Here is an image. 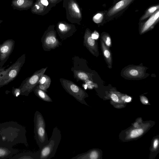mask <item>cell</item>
<instances>
[{
  "label": "cell",
  "mask_w": 159,
  "mask_h": 159,
  "mask_svg": "<svg viewBox=\"0 0 159 159\" xmlns=\"http://www.w3.org/2000/svg\"><path fill=\"white\" fill-rule=\"evenodd\" d=\"M101 48L104 59L108 67L111 69L112 67V54L109 48L105 44L103 41L100 40Z\"/></svg>",
  "instance_id": "cell-16"
},
{
  "label": "cell",
  "mask_w": 159,
  "mask_h": 159,
  "mask_svg": "<svg viewBox=\"0 0 159 159\" xmlns=\"http://www.w3.org/2000/svg\"><path fill=\"white\" fill-rule=\"evenodd\" d=\"M40 150L36 152H26L16 155L11 158L39 159Z\"/></svg>",
  "instance_id": "cell-21"
},
{
  "label": "cell",
  "mask_w": 159,
  "mask_h": 159,
  "mask_svg": "<svg viewBox=\"0 0 159 159\" xmlns=\"http://www.w3.org/2000/svg\"><path fill=\"white\" fill-rule=\"evenodd\" d=\"M51 82L50 77L44 74L41 77L38 85L40 89L46 92L50 87Z\"/></svg>",
  "instance_id": "cell-19"
},
{
  "label": "cell",
  "mask_w": 159,
  "mask_h": 159,
  "mask_svg": "<svg viewBox=\"0 0 159 159\" xmlns=\"http://www.w3.org/2000/svg\"><path fill=\"white\" fill-rule=\"evenodd\" d=\"M63 6L66 10V18L72 24L81 25L82 14L76 0H63Z\"/></svg>",
  "instance_id": "cell-5"
},
{
  "label": "cell",
  "mask_w": 159,
  "mask_h": 159,
  "mask_svg": "<svg viewBox=\"0 0 159 159\" xmlns=\"http://www.w3.org/2000/svg\"><path fill=\"white\" fill-rule=\"evenodd\" d=\"M55 27L53 25H49L41 37L42 47L44 51H49L61 45V42L57 38Z\"/></svg>",
  "instance_id": "cell-6"
},
{
  "label": "cell",
  "mask_w": 159,
  "mask_h": 159,
  "mask_svg": "<svg viewBox=\"0 0 159 159\" xmlns=\"http://www.w3.org/2000/svg\"><path fill=\"white\" fill-rule=\"evenodd\" d=\"M14 43L12 41L8 40L0 46V58L3 60L8 56L12 49Z\"/></svg>",
  "instance_id": "cell-17"
},
{
  "label": "cell",
  "mask_w": 159,
  "mask_h": 159,
  "mask_svg": "<svg viewBox=\"0 0 159 159\" xmlns=\"http://www.w3.org/2000/svg\"><path fill=\"white\" fill-rule=\"evenodd\" d=\"M24 2V0H17V4L18 6L22 5Z\"/></svg>",
  "instance_id": "cell-32"
},
{
  "label": "cell",
  "mask_w": 159,
  "mask_h": 159,
  "mask_svg": "<svg viewBox=\"0 0 159 159\" xmlns=\"http://www.w3.org/2000/svg\"><path fill=\"white\" fill-rule=\"evenodd\" d=\"M107 11L97 12L93 17V20L97 24H99L103 21L105 18Z\"/></svg>",
  "instance_id": "cell-24"
},
{
  "label": "cell",
  "mask_w": 159,
  "mask_h": 159,
  "mask_svg": "<svg viewBox=\"0 0 159 159\" xmlns=\"http://www.w3.org/2000/svg\"><path fill=\"white\" fill-rule=\"evenodd\" d=\"M48 67L43 68L35 71L30 77L27 78L21 85V94L27 96L33 91L35 87L38 84L42 76L46 71Z\"/></svg>",
  "instance_id": "cell-8"
},
{
  "label": "cell",
  "mask_w": 159,
  "mask_h": 159,
  "mask_svg": "<svg viewBox=\"0 0 159 159\" xmlns=\"http://www.w3.org/2000/svg\"><path fill=\"white\" fill-rule=\"evenodd\" d=\"M25 128L17 123L10 121L0 124V146L12 147L18 144L28 146Z\"/></svg>",
  "instance_id": "cell-1"
},
{
  "label": "cell",
  "mask_w": 159,
  "mask_h": 159,
  "mask_svg": "<svg viewBox=\"0 0 159 159\" xmlns=\"http://www.w3.org/2000/svg\"><path fill=\"white\" fill-rule=\"evenodd\" d=\"M101 38L105 45L109 48L111 45V38L109 34L107 33L103 32L101 34Z\"/></svg>",
  "instance_id": "cell-25"
},
{
  "label": "cell",
  "mask_w": 159,
  "mask_h": 159,
  "mask_svg": "<svg viewBox=\"0 0 159 159\" xmlns=\"http://www.w3.org/2000/svg\"><path fill=\"white\" fill-rule=\"evenodd\" d=\"M52 7L49 0H36L32 10L34 13L38 15L44 16L48 13Z\"/></svg>",
  "instance_id": "cell-15"
},
{
  "label": "cell",
  "mask_w": 159,
  "mask_h": 159,
  "mask_svg": "<svg viewBox=\"0 0 159 159\" xmlns=\"http://www.w3.org/2000/svg\"><path fill=\"white\" fill-rule=\"evenodd\" d=\"M98 154L96 151L93 150L89 152L82 153L77 154L71 159H96L98 158Z\"/></svg>",
  "instance_id": "cell-22"
},
{
  "label": "cell",
  "mask_w": 159,
  "mask_h": 159,
  "mask_svg": "<svg viewBox=\"0 0 159 159\" xmlns=\"http://www.w3.org/2000/svg\"><path fill=\"white\" fill-rule=\"evenodd\" d=\"M134 0H121L110 8L106 14L105 18L111 20L122 13Z\"/></svg>",
  "instance_id": "cell-11"
},
{
  "label": "cell",
  "mask_w": 159,
  "mask_h": 159,
  "mask_svg": "<svg viewBox=\"0 0 159 159\" xmlns=\"http://www.w3.org/2000/svg\"><path fill=\"white\" fill-rule=\"evenodd\" d=\"M63 0H60V2H61V1H63Z\"/></svg>",
  "instance_id": "cell-36"
},
{
  "label": "cell",
  "mask_w": 159,
  "mask_h": 159,
  "mask_svg": "<svg viewBox=\"0 0 159 159\" xmlns=\"http://www.w3.org/2000/svg\"><path fill=\"white\" fill-rule=\"evenodd\" d=\"M4 71L2 70V68H0V78L1 77Z\"/></svg>",
  "instance_id": "cell-34"
},
{
  "label": "cell",
  "mask_w": 159,
  "mask_h": 159,
  "mask_svg": "<svg viewBox=\"0 0 159 159\" xmlns=\"http://www.w3.org/2000/svg\"><path fill=\"white\" fill-rule=\"evenodd\" d=\"M159 10L156 11L148 19L139 23V32L140 34H143L152 29L159 21Z\"/></svg>",
  "instance_id": "cell-14"
},
{
  "label": "cell",
  "mask_w": 159,
  "mask_h": 159,
  "mask_svg": "<svg viewBox=\"0 0 159 159\" xmlns=\"http://www.w3.org/2000/svg\"><path fill=\"white\" fill-rule=\"evenodd\" d=\"M146 98L144 97H141V101L144 104H146L148 103V101Z\"/></svg>",
  "instance_id": "cell-31"
},
{
  "label": "cell",
  "mask_w": 159,
  "mask_h": 159,
  "mask_svg": "<svg viewBox=\"0 0 159 159\" xmlns=\"http://www.w3.org/2000/svg\"><path fill=\"white\" fill-rule=\"evenodd\" d=\"M17 149L12 147H7L0 146V158H10L19 152Z\"/></svg>",
  "instance_id": "cell-18"
},
{
  "label": "cell",
  "mask_w": 159,
  "mask_h": 159,
  "mask_svg": "<svg viewBox=\"0 0 159 159\" xmlns=\"http://www.w3.org/2000/svg\"><path fill=\"white\" fill-rule=\"evenodd\" d=\"M91 36L93 39L96 40L99 38V35L97 31L95 30L93 32H92Z\"/></svg>",
  "instance_id": "cell-27"
},
{
  "label": "cell",
  "mask_w": 159,
  "mask_h": 159,
  "mask_svg": "<svg viewBox=\"0 0 159 159\" xmlns=\"http://www.w3.org/2000/svg\"><path fill=\"white\" fill-rule=\"evenodd\" d=\"M61 139V131L55 126L48 143L39 149V159H50L54 157Z\"/></svg>",
  "instance_id": "cell-4"
},
{
  "label": "cell",
  "mask_w": 159,
  "mask_h": 159,
  "mask_svg": "<svg viewBox=\"0 0 159 159\" xmlns=\"http://www.w3.org/2000/svg\"><path fill=\"white\" fill-rule=\"evenodd\" d=\"M25 56L24 55L18 61L5 71L3 75L0 78V86L7 84L17 76L21 67L25 61Z\"/></svg>",
  "instance_id": "cell-9"
},
{
  "label": "cell",
  "mask_w": 159,
  "mask_h": 159,
  "mask_svg": "<svg viewBox=\"0 0 159 159\" xmlns=\"http://www.w3.org/2000/svg\"><path fill=\"white\" fill-rule=\"evenodd\" d=\"M143 133V130L142 129H134L131 131L130 136L131 138H136L141 135Z\"/></svg>",
  "instance_id": "cell-26"
},
{
  "label": "cell",
  "mask_w": 159,
  "mask_h": 159,
  "mask_svg": "<svg viewBox=\"0 0 159 159\" xmlns=\"http://www.w3.org/2000/svg\"><path fill=\"white\" fill-rule=\"evenodd\" d=\"M72 62L73 65L71 70L77 82L82 81L84 82L88 80L93 81V74L89 70L85 59L75 56L72 58Z\"/></svg>",
  "instance_id": "cell-3"
},
{
  "label": "cell",
  "mask_w": 159,
  "mask_h": 159,
  "mask_svg": "<svg viewBox=\"0 0 159 159\" xmlns=\"http://www.w3.org/2000/svg\"><path fill=\"white\" fill-rule=\"evenodd\" d=\"M75 25L64 21L57 22L56 25V31L60 39L65 40L72 36L76 31Z\"/></svg>",
  "instance_id": "cell-10"
},
{
  "label": "cell",
  "mask_w": 159,
  "mask_h": 159,
  "mask_svg": "<svg viewBox=\"0 0 159 159\" xmlns=\"http://www.w3.org/2000/svg\"><path fill=\"white\" fill-rule=\"evenodd\" d=\"M122 71V76L126 79H131L143 78L146 74L145 67L140 66L126 67Z\"/></svg>",
  "instance_id": "cell-12"
},
{
  "label": "cell",
  "mask_w": 159,
  "mask_h": 159,
  "mask_svg": "<svg viewBox=\"0 0 159 159\" xmlns=\"http://www.w3.org/2000/svg\"><path fill=\"white\" fill-rule=\"evenodd\" d=\"M33 91L35 95L40 99L46 102H52L51 98L46 92L40 89L38 84L35 87Z\"/></svg>",
  "instance_id": "cell-20"
},
{
  "label": "cell",
  "mask_w": 159,
  "mask_h": 159,
  "mask_svg": "<svg viewBox=\"0 0 159 159\" xmlns=\"http://www.w3.org/2000/svg\"><path fill=\"white\" fill-rule=\"evenodd\" d=\"M34 138L39 149L48 143L47 134L46 129L45 121L42 114L36 111L34 117Z\"/></svg>",
  "instance_id": "cell-2"
},
{
  "label": "cell",
  "mask_w": 159,
  "mask_h": 159,
  "mask_svg": "<svg viewBox=\"0 0 159 159\" xmlns=\"http://www.w3.org/2000/svg\"><path fill=\"white\" fill-rule=\"evenodd\" d=\"M158 140L157 139L155 140V141H154L153 143V147L155 148H157V147L158 144Z\"/></svg>",
  "instance_id": "cell-33"
},
{
  "label": "cell",
  "mask_w": 159,
  "mask_h": 159,
  "mask_svg": "<svg viewBox=\"0 0 159 159\" xmlns=\"http://www.w3.org/2000/svg\"><path fill=\"white\" fill-rule=\"evenodd\" d=\"M112 99L115 102H117L118 101V98L117 95L114 93H112L111 95Z\"/></svg>",
  "instance_id": "cell-29"
},
{
  "label": "cell",
  "mask_w": 159,
  "mask_h": 159,
  "mask_svg": "<svg viewBox=\"0 0 159 159\" xmlns=\"http://www.w3.org/2000/svg\"><path fill=\"white\" fill-rule=\"evenodd\" d=\"M21 93L20 89H16L14 91L15 96L17 97Z\"/></svg>",
  "instance_id": "cell-30"
},
{
  "label": "cell",
  "mask_w": 159,
  "mask_h": 159,
  "mask_svg": "<svg viewBox=\"0 0 159 159\" xmlns=\"http://www.w3.org/2000/svg\"><path fill=\"white\" fill-rule=\"evenodd\" d=\"M159 10L158 4L154 5L149 7L145 11L144 14L140 18L139 22H142L148 18L156 11Z\"/></svg>",
  "instance_id": "cell-23"
},
{
  "label": "cell",
  "mask_w": 159,
  "mask_h": 159,
  "mask_svg": "<svg viewBox=\"0 0 159 159\" xmlns=\"http://www.w3.org/2000/svg\"><path fill=\"white\" fill-rule=\"evenodd\" d=\"M59 80L62 87L67 93L81 104L87 105L84 99L88 95L83 89L71 80L62 78H60Z\"/></svg>",
  "instance_id": "cell-7"
},
{
  "label": "cell",
  "mask_w": 159,
  "mask_h": 159,
  "mask_svg": "<svg viewBox=\"0 0 159 159\" xmlns=\"http://www.w3.org/2000/svg\"><path fill=\"white\" fill-rule=\"evenodd\" d=\"M131 99V98L130 97H129L127 98H126L125 99V101L127 102H129Z\"/></svg>",
  "instance_id": "cell-35"
},
{
  "label": "cell",
  "mask_w": 159,
  "mask_h": 159,
  "mask_svg": "<svg viewBox=\"0 0 159 159\" xmlns=\"http://www.w3.org/2000/svg\"><path fill=\"white\" fill-rule=\"evenodd\" d=\"M50 3L53 7L60 2V0H49Z\"/></svg>",
  "instance_id": "cell-28"
},
{
  "label": "cell",
  "mask_w": 159,
  "mask_h": 159,
  "mask_svg": "<svg viewBox=\"0 0 159 159\" xmlns=\"http://www.w3.org/2000/svg\"><path fill=\"white\" fill-rule=\"evenodd\" d=\"M91 33L89 29L86 28L84 36L83 45L92 55L97 57L99 55L98 44L92 38Z\"/></svg>",
  "instance_id": "cell-13"
}]
</instances>
